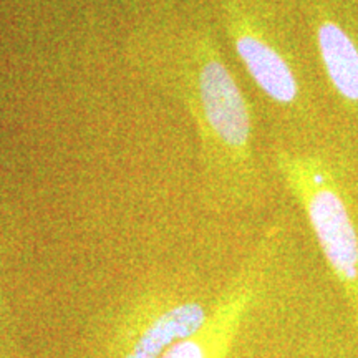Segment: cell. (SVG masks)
Here are the masks:
<instances>
[{
	"mask_svg": "<svg viewBox=\"0 0 358 358\" xmlns=\"http://www.w3.org/2000/svg\"><path fill=\"white\" fill-rule=\"evenodd\" d=\"M219 12L224 32L259 92L277 108L301 110L299 70L264 8L254 0H221Z\"/></svg>",
	"mask_w": 358,
	"mask_h": 358,
	"instance_id": "obj_3",
	"label": "cell"
},
{
	"mask_svg": "<svg viewBox=\"0 0 358 358\" xmlns=\"http://www.w3.org/2000/svg\"><path fill=\"white\" fill-rule=\"evenodd\" d=\"M124 57L143 82L191 118L206 204L222 209L252 203L262 191L252 105L213 27L185 17H148L129 32Z\"/></svg>",
	"mask_w": 358,
	"mask_h": 358,
	"instance_id": "obj_1",
	"label": "cell"
},
{
	"mask_svg": "<svg viewBox=\"0 0 358 358\" xmlns=\"http://www.w3.org/2000/svg\"><path fill=\"white\" fill-rule=\"evenodd\" d=\"M274 163L358 324V229L337 174L320 155L285 146L275 148Z\"/></svg>",
	"mask_w": 358,
	"mask_h": 358,
	"instance_id": "obj_2",
	"label": "cell"
},
{
	"mask_svg": "<svg viewBox=\"0 0 358 358\" xmlns=\"http://www.w3.org/2000/svg\"><path fill=\"white\" fill-rule=\"evenodd\" d=\"M279 227L267 232L236 279L213 303L206 324L191 337L169 348L163 358H229L245 317L257 301L267 262L275 248Z\"/></svg>",
	"mask_w": 358,
	"mask_h": 358,
	"instance_id": "obj_5",
	"label": "cell"
},
{
	"mask_svg": "<svg viewBox=\"0 0 358 358\" xmlns=\"http://www.w3.org/2000/svg\"><path fill=\"white\" fill-rule=\"evenodd\" d=\"M213 306L174 285H156L133 299L116 317L111 358H163L169 348L206 324Z\"/></svg>",
	"mask_w": 358,
	"mask_h": 358,
	"instance_id": "obj_4",
	"label": "cell"
},
{
	"mask_svg": "<svg viewBox=\"0 0 358 358\" xmlns=\"http://www.w3.org/2000/svg\"><path fill=\"white\" fill-rule=\"evenodd\" d=\"M312 25L327 80L340 100L358 106V43L332 13L315 12Z\"/></svg>",
	"mask_w": 358,
	"mask_h": 358,
	"instance_id": "obj_6",
	"label": "cell"
}]
</instances>
